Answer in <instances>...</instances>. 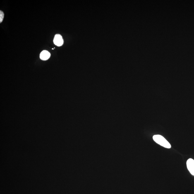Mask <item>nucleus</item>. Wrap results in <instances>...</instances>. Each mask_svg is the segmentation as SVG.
<instances>
[{"label": "nucleus", "instance_id": "nucleus-1", "mask_svg": "<svg viewBox=\"0 0 194 194\" xmlns=\"http://www.w3.org/2000/svg\"><path fill=\"white\" fill-rule=\"evenodd\" d=\"M153 138L156 143L168 149H170L171 146L169 142L164 137L160 135H154Z\"/></svg>", "mask_w": 194, "mask_h": 194}, {"label": "nucleus", "instance_id": "nucleus-2", "mask_svg": "<svg viewBox=\"0 0 194 194\" xmlns=\"http://www.w3.org/2000/svg\"><path fill=\"white\" fill-rule=\"evenodd\" d=\"M187 167L191 174L194 176V160L190 159L187 161Z\"/></svg>", "mask_w": 194, "mask_h": 194}, {"label": "nucleus", "instance_id": "nucleus-3", "mask_svg": "<svg viewBox=\"0 0 194 194\" xmlns=\"http://www.w3.org/2000/svg\"><path fill=\"white\" fill-rule=\"evenodd\" d=\"M54 44L58 46H61L63 44V40L62 36L59 34H56L53 40Z\"/></svg>", "mask_w": 194, "mask_h": 194}, {"label": "nucleus", "instance_id": "nucleus-4", "mask_svg": "<svg viewBox=\"0 0 194 194\" xmlns=\"http://www.w3.org/2000/svg\"><path fill=\"white\" fill-rule=\"evenodd\" d=\"M51 53L46 51H43L40 53V59L44 61L49 59L51 56Z\"/></svg>", "mask_w": 194, "mask_h": 194}, {"label": "nucleus", "instance_id": "nucleus-5", "mask_svg": "<svg viewBox=\"0 0 194 194\" xmlns=\"http://www.w3.org/2000/svg\"><path fill=\"white\" fill-rule=\"evenodd\" d=\"M4 18V13L1 11H0V23L2 22Z\"/></svg>", "mask_w": 194, "mask_h": 194}]
</instances>
